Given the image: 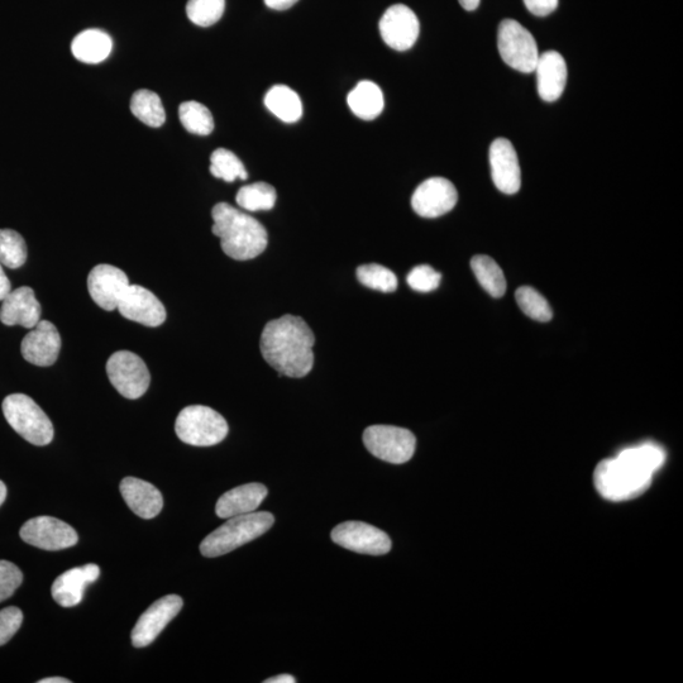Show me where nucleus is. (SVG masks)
I'll use <instances>...</instances> for the list:
<instances>
[{"label": "nucleus", "instance_id": "nucleus-43", "mask_svg": "<svg viewBox=\"0 0 683 683\" xmlns=\"http://www.w3.org/2000/svg\"><path fill=\"white\" fill-rule=\"evenodd\" d=\"M265 683H295L296 680L290 675H280L276 677H271L269 680L264 681Z\"/></svg>", "mask_w": 683, "mask_h": 683}, {"label": "nucleus", "instance_id": "nucleus-41", "mask_svg": "<svg viewBox=\"0 0 683 683\" xmlns=\"http://www.w3.org/2000/svg\"><path fill=\"white\" fill-rule=\"evenodd\" d=\"M267 7L274 9V11H286L298 3L299 0H264Z\"/></svg>", "mask_w": 683, "mask_h": 683}, {"label": "nucleus", "instance_id": "nucleus-34", "mask_svg": "<svg viewBox=\"0 0 683 683\" xmlns=\"http://www.w3.org/2000/svg\"><path fill=\"white\" fill-rule=\"evenodd\" d=\"M515 299L519 308L523 310L525 315L529 318L538 320V322H549L553 317L551 305L547 299L539 293L536 289L529 288V286H522L515 293Z\"/></svg>", "mask_w": 683, "mask_h": 683}, {"label": "nucleus", "instance_id": "nucleus-3", "mask_svg": "<svg viewBox=\"0 0 683 683\" xmlns=\"http://www.w3.org/2000/svg\"><path fill=\"white\" fill-rule=\"evenodd\" d=\"M212 217L214 236L221 238L222 250L231 259H256L266 250L269 236L257 219L228 203H218Z\"/></svg>", "mask_w": 683, "mask_h": 683}, {"label": "nucleus", "instance_id": "nucleus-30", "mask_svg": "<svg viewBox=\"0 0 683 683\" xmlns=\"http://www.w3.org/2000/svg\"><path fill=\"white\" fill-rule=\"evenodd\" d=\"M180 122L186 131L198 136H208L214 130L212 113L198 102H185L179 108Z\"/></svg>", "mask_w": 683, "mask_h": 683}, {"label": "nucleus", "instance_id": "nucleus-13", "mask_svg": "<svg viewBox=\"0 0 683 683\" xmlns=\"http://www.w3.org/2000/svg\"><path fill=\"white\" fill-rule=\"evenodd\" d=\"M379 27L382 40L396 51L412 49L420 32L417 14L404 4L391 6L380 19Z\"/></svg>", "mask_w": 683, "mask_h": 683}, {"label": "nucleus", "instance_id": "nucleus-31", "mask_svg": "<svg viewBox=\"0 0 683 683\" xmlns=\"http://www.w3.org/2000/svg\"><path fill=\"white\" fill-rule=\"evenodd\" d=\"M210 174L214 178L222 179L227 183H233L234 180H246L248 174L243 162L238 159L232 151L226 148H218L210 157Z\"/></svg>", "mask_w": 683, "mask_h": 683}, {"label": "nucleus", "instance_id": "nucleus-16", "mask_svg": "<svg viewBox=\"0 0 683 683\" xmlns=\"http://www.w3.org/2000/svg\"><path fill=\"white\" fill-rule=\"evenodd\" d=\"M489 160L496 188L504 194H517L522 186V170L513 143L496 138L490 146Z\"/></svg>", "mask_w": 683, "mask_h": 683}, {"label": "nucleus", "instance_id": "nucleus-35", "mask_svg": "<svg viewBox=\"0 0 683 683\" xmlns=\"http://www.w3.org/2000/svg\"><path fill=\"white\" fill-rule=\"evenodd\" d=\"M226 0H189L186 14L194 25L209 27L216 25L222 18Z\"/></svg>", "mask_w": 683, "mask_h": 683}, {"label": "nucleus", "instance_id": "nucleus-6", "mask_svg": "<svg viewBox=\"0 0 683 683\" xmlns=\"http://www.w3.org/2000/svg\"><path fill=\"white\" fill-rule=\"evenodd\" d=\"M228 431L227 420L204 405H190L181 410L175 423L180 441L195 447L216 446L224 441Z\"/></svg>", "mask_w": 683, "mask_h": 683}, {"label": "nucleus", "instance_id": "nucleus-10", "mask_svg": "<svg viewBox=\"0 0 683 683\" xmlns=\"http://www.w3.org/2000/svg\"><path fill=\"white\" fill-rule=\"evenodd\" d=\"M22 541L45 551H61L74 547L79 541L78 533L69 524L52 517L28 520L19 532Z\"/></svg>", "mask_w": 683, "mask_h": 683}, {"label": "nucleus", "instance_id": "nucleus-29", "mask_svg": "<svg viewBox=\"0 0 683 683\" xmlns=\"http://www.w3.org/2000/svg\"><path fill=\"white\" fill-rule=\"evenodd\" d=\"M277 194L274 186L267 183H255L242 186L238 190L236 202L238 207L248 212L271 210L275 207Z\"/></svg>", "mask_w": 683, "mask_h": 683}, {"label": "nucleus", "instance_id": "nucleus-12", "mask_svg": "<svg viewBox=\"0 0 683 683\" xmlns=\"http://www.w3.org/2000/svg\"><path fill=\"white\" fill-rule=\"evenodd\" d=\"M183 599L178 595L161 597L141 615L136 627L132 630V644L136 648H145L155 642L162 630L167 627L183 609Z\"/></svg>", "mask_w": 683, "mask_h": 683}, {"label": "nucleus", "instance_id": "nucleus-18", "mask_svg": "<svg viewBox=\"0 0 683 683\" xmlns=\"http://www.w3.org/2000/svg\"><path fill=\"white\" fill-rule=\"evenodd\" d=\"M60 350V333L49 320H40L23 338L21 345L23 358L30 364L40 367L54 365L59 358Z\"/></svg>", "mask_w": 683, "mask_h": 683}, {"label": "nucleus", "instance_id": "nucleus-23", "mask_svg": "<svg viewBox=\"0 0 683 683\" xmlns=\"http://www.w3.org/2000/svg\"><path fill=\"white\" fill-rule=\"evenodd\" d=\"M267 489L262 484H247L229 490L219 498L216 513L219 518L229 519L253 513L266 499Z\"/></svg>", "mask_w": 683, "mask_h": 683}, {"label": "nucleus", "instance_id": "nucleus-9", "mask_svg": "<svg viewBox=\"0 0 683 683\" xmlns=\"http://www.w3.org/2000/svg\"><path fill=\"white\" fill-rule=\"evenodd\" d=\"M107 375L124 398L136 400L150 388L151 375L140 356L131 351L113 353L107 362Z\"/></svg>", "mask_w": 683, "mask_h": 683}, {"label": "nucleus", "instance_id": "nucleus-42", "mask_svg": "<svg viewBox=\"0 0 683 683\" xmlns=\"http://www.w3.org/2000/svg\"><path fill=\"white\" fill-rule=\"evenodd\" d=\"M458 2L465 11L472 12L479 8L481 0H458Z\"/></svg>", "mask_w": 683, "mask_h": 683}, {"label": "nucleus", "instance_id": "nucleus-5", "mask_svg": "<svg viewBox=\"0 0 683 683\" xmlns=\"http://www.w3.org/2000/svg\"><path fill=\"white\" fill-rule=\"evenodd\" d=\"M2 408L9 425L27 442L41 447L47 446L54 439V425L30 396L8 395Z\"/></svg>", "mask_w": 683, "mask_h": 683}, {"label": "nucleus", "instance_id": "nucleus-4", "mask_svg": "<svg viewBox=\"0 0 683 683\" xmlns=\"http://www.w3.org/2000/svg\"><path fill=\"white\" fill-rule=\"evenodd\" d=\"M274 523V515L267 511H253L250 514L229 518L227 523L204 538L200 544V553L208 558L221 557L255 541L262 534L269 532Z\"/></svg>", "mask_w": 683, "mask_h": 683}, {"label": "nucleus", "instance_id": "nucleus-8", "mask_svg": "<svg viewBox=\"0 0 683 683\" xmlns=\"http://www.w3.org/2000/svg\"><path fill=\"white\" fill-rule=\"evenodd\" d=\"M364 443L379 460L403 465L412 460L417 439L412 432L393 425H371L364 433Z\"/></svg>", "mask_w": 683, "mask_h": 683}, {"label": "nucleus", "instance_id": "nucleus-37", "mask_svg": "<svg viewBox=\"0 0 683 683\" xmlns=\"http://www.w3.org/2000/svg\"><path fill=\"white\" fill-rule=\"evenodd\" d=\"M22 582L23 573L14 563L0 561V603L9 599Z\"/></svg>", "mask_w": 683, "mask_h": 683}, {"label": "nucleus", "instance_id": "nucleus-28", "mask_svg": "<svg viewBox=\"0 0 683 683\" xmlns=\"http://www.w3.org/2000/svg\"><path fill=\"white\" fill-rule=\"evenodd\" d=\"M472 271L480 285L494 298H501L506 291V280L503 270L489 256H475L471 261Z\"/></svg>", "mask_w": 683, "mask_h": 683}, {"label": "nucleus", "instance_id": "nucleus-17", "mask_svg": "<svg viewBox=\"0 0 683 683\" xmlns=\"http://www.w3.org/2000/svg\"><path fill=\"white\" fill-rule=\"evenodd\" d=\"M124 271L112 265L95 266L88 276V290L98 307L113 312L118 307L124 291L130 286Z\"/></svg>", "mask_w": 683, "mask_h": 683}, {"label": "nucleus", "instance_id": "nucleus-32", "mask_svg": "<svg viewBox=\"0 0 683 683\" xmlns=\"http://www.w3.org/2000/svg\"><path fill=\"white\" fill-rule=\"evenodd\" d=\"M25 238L13 229H0V264L16 270L26 264Z\"/></svg>", "mask_w": 683, "mask_h": 683}, {"label": "nucleus", "instance_id": "nucleus-45", "mask_svg": "<svg viewBox=\"0 0 683 683\" xmlns=\"http://www.w3.org/2000/svg\"><path fill=\"white\" fill-rule=\"evenodd\" d=\"M7 499V486L3 481H0V506L3 505Z\"/></svg>", "mask_w": 683, "mask_h": 683}, {"label": "nucleus", "instance_id": "nucleus-15", "mask_svg": "<svg viewBox=\"0 0 683 683\" xmlns=\"http://www.w3.org/2000/svg\"><path fill=\"white\" fill-rule=\"evenodd\" d=\"M118 312L132 322L146 327H160L166 320L164 304L152 291L141 285H130L119 300Z\"/></svg>", "mask_w": 683, "mask_h": 683}, {"label": "nucleus", "instance_id": "nucleus-44", "mask_svg": "<svg viewBox=\"0 0 683 683\" xmlns=\"http://www.w3.org/2000/svg\"><path fill=\"white\" fill-rule=\"evenodd\" d=\"M71 681L68 680V678L64 677H49V678H44V680L38 681V683H70Z\"/></svg>", "mask_w": 683, "mask_h": 683}, {"label": "nucleus", "instance_id": "nucleus-19", "mask_svg": "<svg viewBox=\"0 0 683 683\" xmlns=\"http://www.w3.org/2000/svg\"><path fill=\"white\" fill-rule=\"evenodd\" d=\"M42 308L30 286L12 290L0 308V322L6 326L35 328L41 320Z\"/></svg>", "mask_w": 683, "mask_h": 683}, {"label": "nucleus", "instance_id": "nucleus-27", "mask_svg": "<svg viewBox=\"0 0 683 683\" xmlns=\"http://www.w3.org/2000/svg\"><path fill=\"white\" fill-rule=\"evenodd\" d=\"M131 112L142 123L150 127H161L166 121V113L161 98L151 90H138L131 99Z\"/></svg>", "mask_w": 683, "mask_h": 683}, {"label": "nucleus", "instance_id": "nucleus-26", "mask_svg": "<svg viewBox=\"0 0 683 683\" xmlns=\"http://www.w3.org/2000/svg\"><path fill=\"white\" fill-rule=\"evenodd\" d=\"M269 111L285 123L298 122L303 116V104L299 95L286 85H275L265 97Z\"/></svg>", "mask_w": 683, "mask_h": 683}, {"label": "nucleus", "instance_id": "nucleus-39", "mask_svg": "<svg viewBox=\"0 0 683 683\" xmlns=\"http://www.w3.org/2000/svg\"><path fill=\"white\" fill-rule=\"evenodd\" d=\"M524 4L534 16L546 17L556 11L558 0H524Z\"/></svg>", "mask_w": 683, "mask_h": 683}, {"label": "nucleus", "instance_id": "nucleus-33", "mask_svg": "<svg viewBox=\"0 0 683 683\" xmlns=\"http://www.w3.org/2000/svg\"><path fill=\"white\" fill-rule=\"evenodd\" d=\"M356 275L358 281L366 288L381 291V293H394L398 289V277L385 266L377 264L360 266Z\"/></svg>", "mask_w": 683, "mask_h": 683}, {"label": "nucleus", "instance_id": "nucleus-1", "mask_svg": "<svg viewBox=\"0 0 683 683\" xmlns=\"http://www.w3.org/2000/svg\"><path fill=\"white\" fill-rule=\"evenodd\" d=\"M666 452L657 444L647 443L627 448L615 458L596 466V490L604 499L627 501L646 493L653 476L665 465Z\"/></svg>", "mask_w": 683, "mask_h": 683}, {"label": "nucleus", "instance_id": "nucleus-11", "mask_svg": "<svg viewBox=\"0 0 683 683\" xmlns=\"http://www.w3.org/2000/svg\"><path fill=\"white\" fill-rule=\"evenodd\" d=\"M332 541L348 551L370 556H382L390 552L391 539L374 525L362 522H346L332 530Z\"/></svg>", "mask_w": 683, "mask_h": 683}, {"label": "nucleus", "instance_id": "nucleus-7", "mask_svg": "<svg viewBox=\"0 0 683 683\" xmlns=\"http://www.w3.org/2000/svg\"><path fill=\"white\" fill-rule=\"evenodd\" d=\"M501 59L511 69L530 74L536 70L539 51L536 38L514 19H504L498 30Z\"/></svg>", "mask_w": 683, "mask_h": 683}, {"label": "nucleus", "instance_id": "nucleus-40", "mask_svg": "<svg viewBox=\"0 0 683 683\" xmlns=\"http://www.w3.org/2000/svg\"><path fill=\"white\" fill-rule=\"evenodd\" d=\"M11 291V281H9L6 272H4L3 265L0 264V302H3Z\"/></svg>", "mask_w": 683, "mask_h": 683}, {"label": "nucleus", "instance_id": "nucleus-22", "mask_svg": "<svg viewBox=\"0 0 683 683\" xmlns=\"http://www.w3.org/2000/svg\"><path fill=\"white\" fill-rule=\"evenodd\" d=\"M124 501L142 519H154L161 513L164 498L160 490L150 482L126 477L119 485Z\"/></svg>", "mask_w": 683, "mask_h": 683}, {"label": "nucleus", "instance_id": "nucleus-21", "mask_svg": "<svg viewBox=\"0 0 683 683\" xmlns=\"http://www.w3.org/2000/svg\"><path fill=\"white\" fill-rule=\"evenodd\" d=\"M537 89L544 102L552 103L562 97L567 84V64L560 52L548 51L539 55L536 66Z\"/></svg>", "mask_w": 683, "mask_h": 683}, {"label": "nucleus", "instance_id": "nucleus-14", "mask_svg": "<svg viewBox=\"0 0 683 683\" xmlns=\"http://www.w3.org/2000/svg\"><path fill=\"white\" fill-rule=\"evenodd\" d=\"M458 193L456 186L444 178L423 181L414 191L412 207L418 216L438 218L450 213L456 207Z\"/></svg>", "mask_w": 683, "mask_h": 683}, {"label": "nucleus", "instance_id": "nucleus-2", "mask_svg": "<svg viewBox=\"0 0 683 683\" xmlns=\"http://www.w3.org/2000/svg\"><path fill=\"white\" fill-rule=\"evenodd\" d=\"M315 337L305 320L286 314L270 320L261 334L260 350L279 376L302 379L314 366Z\"/></svg>", "mask_w": 683, "mask_h": 683}, {"label": "nucleus", "instance_id": "nucleus-38", "mask_svg": "<svg viewBox=\"0 0 683 683\" xmlns=\"http://www.w3.org/2000/svg\"><path fill=\"white\" fill-rule=\"evenodd\" d=\"M23 613L16 606L0 610V647L7 644L21 628Z\"/></svg>", "mask_w": 683, "mask_h": 683}, {"label": "nucleus", "instance_id": "nucleus-20", "mask_svg": "<svg viewBox=\"0 0 683 683\" xmlns=\"http://www.w3.org/2000/svg\"><path fill=\"white\" fill-rule=\"evenodd\" d=\"M100 570L98 565H85L71 568L62 573L52 585V597L62 608H73L83 600L85 589L98 580Z\"/></svg>", "mask_w": 683, "mask_h": 683}, {"label": "nucleus", "instance_id": "nucleus-36", "mask_svg": "<svg viewBox=\"0 0 683 683\" xmlns=\"http://www.w3.org/2000/svg\"><path fill=\"white\" fill-rule=\"evenodd\" d=\"M407 281L413 290L419 291V293H429V291L436 290L441 284L442 275L431 266L420 265L409 272Z\"/></svg>", "mask_w": 683, "mask_h": 683}, {"label": "nucleus", "instance_id": "nucleus-25", "mask_svg": "<svg viewBox=\"0 0 683 683\" xmlns=\"http://www.w3.org/2000/svg\"><path fill=\"white\" fill-rule=\"evenodd\" d=\"M348 105L358 118L372 121L384 111V94L372 81L364 80L356 85V88L348 94Z\"/></svg>", "mask_w": 683, "mask_h": 683}, {"label": "nucleus", "instance_id": "nucleus-24", "mask_svg": "<svg viewBox=\"0 0 683 683\" xmlns=\"http://www.w3.org/2000/svg\"><path fill=\"white\" fill-rule=\"evenodd\" d=\"M112 38L100 30H87L79 33L71 44L76 60L85 64H99L111 55Z\"/></svg>", "mask_w": 683, "mask_h": 683}]
</instances>
